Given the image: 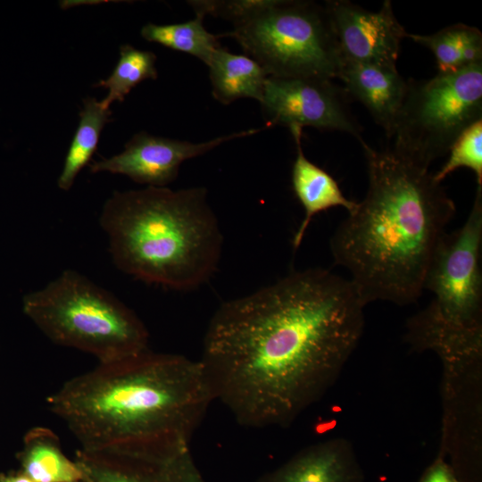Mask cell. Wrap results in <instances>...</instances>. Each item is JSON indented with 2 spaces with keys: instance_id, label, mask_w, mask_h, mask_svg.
<instances>
[{
  "instance_id": "obj_14",
  "label": "cell",
  "mask_w": 482,
  "mask_h": 482,
  "mask_svg": "<svg viewBox=\"0 0 482 482\" xmlns=\"http://www.w3.org/2000/svg\"><path fill=\"white\" fill-rule=\"evenodd\" d=\"M337 78L389 138L407 89L396 67L344 62Z\"/></svg>"
},
{
  "instance_id": "obj_18",
  "label": "cell",
  "mask_w": 482,
  "mask_h": 482,
  "mask_svg": "<svg viewBox=\"0 0 482 482\" xmlns=\"http://www.w3.org/2000/svg\"><path fill=\"white\" fill-rule=\"evenodd\" d=\"M406 37L432 52L438 73L453 72L482 62V34L467 24H453L430 35L407 33Z\"/></svg>"
},
{
  "instance_id": "obj_15",
  "label": "cell",
  "mask_w": 482,
  "mask_h": 482,
  "mask_svg": "<svg viewBox=\"0 0 482 482\" xmlns=\"http://www.w3.org/2000/svg\"><path fill=\"white\" fill-rule=\"evenodd\" d=\"M302 130H290L296 145V157L291 174L292 187L304 211V217L293 237L295 249L300 246L315 215L333 207H343L351 213L358 204L346 198L333 177L304 155L301 144Z\"/></svg>"
},
{
  "instance_id": "obj_24",
  "label": "cell",
  "mask_w": 482,
  "mask_h": 482,
  "mask_svg": "<svg viewBox=\"0 0 482 482\" xmlns=\"http://www.w3.org/2000/svg\"><path fill=\"white\" fill-rule=\"evenodd\" d=\"M0 482H33L20 470L0 472Z\"/></svg>"
},
{
  "instance_id": "obj_13",
  "label": "cell",
  "mask_w": 482,
  "mask_h": 482,
  "mask_svg": "<svg viewBox=\"0 0 482 482\" xmlns=\"http://www.w3.org/2000/svg\"><path fill=\"white\" fill-rule=\"evenodd\" d=\"M362 472L350 441L337 437L302 449L257 482H362Z\"/></svg>"
},
{
  "instance_id": "obj_12",
  "label": "cell",
  "mask_w": 482,
  "mask_h": 482,
  "mask_svg": "<svg viewBox=\"0 0 482 482\" xmlns=\"http://www.w3.org/2000/svg\"><path fill=\"white\" fill-rule=\"evenodd\" d=\"M75 461L83 482H205L190 450L154 459L79 449Z\"/></svg>"
},
{
  "instance_id": "obj_10",
  "label": "cell",
  "mask_w": 482,
  "mask_h": 482,
  "mask_svg": "<svg viewBox=\"0 0 482 482\" xmlns=\"http://www.w3.org/2000/svg\"><path fill=\"white\" fill-rule=\"evenodd\" d=\"M263 129H247L201 143L155 137L141 131L126 143L122 152L93 162L89 169L92 173L120 174L147 187H166L177 179L180 165L187 160L203 155L227 141Z\"/></svg>"
},
{
  "instance_id": "obj_23",
  "label": "cell",
  "mask_w": 482,
  "mask_h": 482,
  "mask_svg": "<svg viewBox=\"0 0 482 482\" xmlns=\"http://www.w3.org/2000/svg\"><path fill=\"white\" fill-rule=\"evenodd\" d=\"M420 482H461L453 470L439 457L425 472Z\"/></svg>"
},
{
  "instance_id": "obj_4",
  "label": "cell",
  "mask_w": 482,
  "mask_h": 482,
  "mask_svg": "<svg viewBox=\"0 0 482 482\" xmlns=\"http://www.w3.org/2000/svg\"><path fill=\"white\" fill-rule=\"evenodd\" d=\"M99 223L112 262L136 279L190 291L218 270L223 236L204 187L114 191Z\"/></svg>"
},
{
  "instance_id": "obj_20",
  "label": "cell",
  "mask_w": 482,
  "mask_h": 482,
  "mask_svg": "<svg viewBox=\"0 0 482 482\" xmlns=\"http://www.w3.org/2000/svg\"><path fill=\"white\" fill-rule=\"evenodd\" d=\"M204 18L203 14L195 13V19L182 23H147L142 27L140 34L146 41L188 54L207 65L213 53L221 46L220 38L223 35L209 32L204 26Z\"/></svg>"
},
{
  "instance_id": "obj_2",
  "label": "cell",
  "mask_w": 482,
  "mask_h": 482,
  "mask_svg": "<svg viewBox=\"0 0 482 482\" xmlns=\"http://www.w3.org/2000/svg\"><path fill=\"white\" fill-rule=\"evenodd\" d=\"M213 401L200 361L149 349L98 363L46 400L81 450L154 459L190 450Z\"/></svg>"
},
{
  "instance_id": "obj_1",
  "label": "cell",
  "mask_w": 482,
  "mask_h": 482,
  "mask_svg": "<svg viewBox=\"0 0 482 482\" xmlns=\"http://www.w3.org/2000/svg\"><path fill=\"white\" fill-rule=\"evenodd\" d=\"M365 305L350 279L320 268L223 303L199 360L214 401L241 426L289 427L337 380Z\"/></svg>"
},
{
  "instance_id": "obj_21",
  "label": "cell",
  "mask_w": 482,
  "mask_h": 482,
  "mask_svg": "<svg viewBox=\"0 0 482 482\" xmlns=\"http://www.w3.org/2000/svg\"><path fill=\"white\" fill-rule=\"evenodd\" d=\"M155 62L156 55L151 51L139 50L128 44L120 46V58L111 75L94 85L108 90L106 97L101 101L103 105L110 108L115 101L123 102L137 85L147 79H155L158 76Z\"/></svg>"
},
{
  "instance_id": "obj_9",
  "label": "cell",
  "mask_w": 482,
  "mask_h": 482,
  "mask_svg": "<svg viewBox=\"0 0 482 482\" xmlns=\"http://www.w3.org/2000/svg\"><path fill=\"white\" fill-rule=\"evenodd\" d=\"M260 104L267 128L281 125L290 130L303 127L338 130L353 136L361 144L365 142L345 92L331 79L268 77Z\"/></svg>"
},
{
  "instance_id": "obj_22",
  "label": "cell",
  "mask_w": 482,
  "mask_h": 482,
  "mask_svg": "<svg viewBox=\"0 0 482 482\" xmlns=\"http://www.w3.org/2000/svg\"><path fill=\"white\" fill-rule=\"evenodd\" d=\"M448 153L447 161L433 174L437 182L441 183L453 171L465 167L475 173L478 186H482V120L467 128Z\"/></svg>"
},
{
  "instance_id": "obj_7",
  "label": "cell",
  "mask_w": 482,
  "mask_h": 482,
  "mask_svg": "<svg viewBox=\"0 0 482 482\" xmlns=\"http://www.w3.org/2000/svg\"><path fill=\"white\" fill-rule=\"evenodd\" d=\"M482 120V62L429 79L407 81L389 140L403 159L428 170L459 136Z\"/></svg>"
},
{
  "instance_id": "obj_5",
  "label": "cell",
  "mask_w": 482,
  "mask_h": 482,
  "mask_svg": "<svg viewBox=\"0 0 482 482\" xmlns=\"http://www.w3.org/2000/svg\"><path fill=\"white\" fill-rule=\"evenodd\" d=\"M22 312L53 343L85 352L98 363L148 349L140 318L112 293L74 270H65L22 297Z\"/></svg>"
},
{
  "instance_id": "obj_11",
  "label": "cell",
  "mask_w": 482,
  "mask_h": 482,
  "mask_svg": "<svg viewBox=\"0 0 482 482\" xmlns=\"http://www.w3.org/2000/svg\"><path fill=\"white\" fill-rule=\"evenodd\" d=\"M324 5L344 62L396 67L400 45L407 32L389 0L384 1L378 12L346 0L327 1Z\"/></svg>"
},
{
  "instance_id": "obj_6",
  "label": "cell",
  "mask_w": 482,
  "mask_h": 482,
  "mask_svg": "<svg viewBox=\"0 0 482 482\" xmlns=\"http://www.w3.org/2000/svg\"><path fill=\"white\" fill-rule=\"evenodd\" d=\"M234 37L269 77H338L344 59L325 5L312 1L260 0L237 21Z\"/></svg>"
},
{
  "instance_id": "obj_8",
  "label": "cell",
  "mask_w": 482,
  "mask_h": 482,
  "mask_svg": "<svg viewBox=\"0 0 482 482\" xmlns=\"http://www.w3.org/2000/svg\"><path fill=\"white\" fill-rule=\"evenodd\" d=\"M481 245L482 186H478L467 220L440 237L423 280V289L435 295L428 305L451 326L482 328Z\"/></svg>"
},
{
  "instance_id": "obj_3",
  "label": "cell",
  "mask_w": 482,
  "mask_h": 482,
  "mask_svg": "<svg viewBox=\"0 0 482 482\" xmlns=\"http://www.w3.org/2000/svg\"><path fill=\"white\" fill-rule=\"evenodd\" d=\"M361 145L369 187L330 238L334 262L349 271L365 304H410L423 291L431 254L455 204L428 170L390 147Z\"/></svg>"
},
{
  "instance_id": "obj_17",
  "label": "cell",
  "mask_w": 482,
  "mask_h": 482,
  "mask_svg": "<svg viewBox=\"0 0 482 482\" xmlns=\"http://www.w3.org/2000/svg\"><path fill=\"white\" fill-rule=\"evenodd\" d=\"M207 66L212 93L217 101L223 104L240 98L261 102L269 76L255 60L220 46L213 53Z\"/></svg>"
},
{
  "instance_id": "obj_19",
  "label": "cell",
  "mask_w": 482,
  "mask_h": 482,
  "mask_svg": "<svg viewBox=\"0 0 482 482\" xmlns=\"http://www.w3.org/2000/svg\"><path fill=\"white\" fill-rule=\"evenodd\" d=\"M112 111L94 97L83 100L79 121L68 149L58 187L69 191L80 170L89 163L95 154L105 124L111 121Z\"/></svg>"
},
{
  "instance_id": "obj_16",
  "label": "cell",
  "mask_w": 482,
  "mask_h": 482,
  "mask_svg": "<svg viewBox=\"0 0 482 482\" xmlns=\"http://www.w3.org/2000/svg\"><path fill=\"white\" fill-rule=\"evenodd\" d=\"M16 458L19 470L33 482H83L79 466L66 456L59 437L48 428H30Z\"/></svg>"
}]
</instances>
